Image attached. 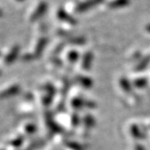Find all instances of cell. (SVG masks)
I'll use <instances>...</instances> for the list:
<instances>
[{"label": "cell", "instance_id": "3", "mask_svg": "<svg viewBox=\"0 0 150 150\" xmlns=\"http://www.w3.org/2000/svg\"><path fill=\"white\" fill-rule=\"evenodd\" d=\"M58 17L60 20H62V21H64V22H66L67 24H76V20L71 15L67 14L63 9H59L58 11Z\"/></svg>", "mask_w": 150, "mask_h": 150}, {"label": "cell", "instance_id": "7", "mask_svg": "<svg viewBox=\"0 0 150 150\" xmlns=\"http://www.w3.org/2000/svg\"><path fill=\"white\" fill-rule=\"evenodd\" d=\"M93 60V54H91L90 52L86 53V55L84 56V61H83V65L85 66L84 68L85 69H88L89 66H90V63Z\"/></svg>", "mask_w": 150, "mask_h": 150}, {"label": "cell", "instance_id": "5", "mask_svg": "<svg viewBox=\"0 0 150 150\" xmlns=\"http://www.w3.org/2000/svg\"><path fill=\"white\" fill-rule=\"evenodd\" d=\"M129 0H113L110 4H109V7L111 8H120L129 5Z\"/></svg>", "mask_w": 150, "mask_h": 150}, {"label": "cell", "instance_id": "1", "mask_svg": "<svg viewBox=\"0 0 150 150\" xmlns=\"http://www.w3.org/2000/svg\"><path fill=\"white\" fill-rule=\"evenodd\" d=\"M103 0H86L84 2H81L80 4L77 5V6L76 7V11L77 13H84L86 12L88 10H90L91 8L96 6L97 5L101 4Z\"/></svg>", "mask_w": 150, "mask_h": 150}, {"label": "cell", "instance_id": "8", "mask_svg": "<svg viewBox=\"0 0 150 150\" xmlns=\"http://www.w3.org/2000/svg\"><path fill=\"white\" fill-rule=\"evenodd\" d=\"M146 30H147V32L150 33V24H148V25L146 26Z\"/></svg>", "mask_w": 150, "mask_h": 150}, {"label": "cell", "instance_id": "6", "mask_svg": "<svg viewBox=\"0 0 150 150\" xmlns=\"http://www.w3.org/2000/svg\"><path fill=\"white\" fill-rule=\"evenodd\" d=\"M47 38L45 37H42L39 40V42L37 43V45H36V49H35V53L37 54H40L43 51V49L45 48L46 44H47Z\"/></svg>", "mask_w": 150, "mask_h": 150}, {"label": "cell", "instance_id": "4", "mask_svg": "<svg viewBox=\"0 0 150 150\" xmlns=\"http://www.w3.org/2000/svg\"><path fill=\"white\" fill-rule=\"evenodd\" d=\"M18 52H19V46H15V47H13L12 49H11V51L9 52V53L7 54V56L6 57V62H7V63H10V62H12L13 61H15V59L16 58V56H17V54H18Z\"/></svg>", "mask_w": 150, "mask_h": 150}, {"label": "cell", "instance_id": "10", "mask_svg": "<svg viewBox=\"0 0 150 150\" xmlns=\"http://www.w3.org/2000/svg\"><path fill=\"white\" fill-rule=\"evenodd\" d=\"M17 1H23V0H17Z\"/></svg>", "mask_w": 150, "mask_h": 150}, {"label": "cell", "instance_id": "2", "mask_svg": "<svg viewBox=\"0 0 150 150\" xmlns=\"http://www.w3.org/2000/svg\"><path fill=\"white\" fill-rule=\"evenodd\" d=\"M47 8H48V5L46 2H40L32 14L31 18H30L31 22H34V21H37L38 19H40L44 15V13L46 12Z\"/></svg>", "mask_w": 150, "mask_h": 150}, {"label": "cell", "instance_id": "9", "mask_svg": "<svg viewBox=\"0 0 150 150\" xmlns=\"http://www.w3.org/2000/svg\"><path fill=\"white\" fill-rule=\"evenodd\" d=\"M3 17V11L0 9V17Z\"/></svg>", "mask_w": 150, "mask_h": 150}]
</instances>
